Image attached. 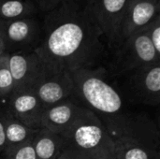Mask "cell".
<instances>
[{
	"label": "cell",
	"instance_id": "obj_21",
	"mask_svg": "<svg viewBox=\"0 0 160 159\" xmlns=\"http://www.w3.org/2000/svg\"><path fill=\"white\" fill-rule=\"evenodd\" d=\"M5 114L6 111L0 113V155L6 147V133H5Z\"/></svg>",
	"mask_w": 160,
	"mask_h": 159
},
{
	"label": "cell",
	"instance_id": "obj_8",
	"mask_svg": "<svg viewBox=\"0 0 160 159\" xmlns=\"http://www.w3.org/2000/svg\"><path fill=\"white\" fill-rule=\"evenodd\" d=\"M32 91L46 109L74 96V84L70 72L52 71L45 67L38 77Z\"/></svg>",
	"mask_w": 160,
	"mask_h": 159
},
{
	"label": "cell",
	"instance_id": "obj_24",
	"mask_svg": "<svg viewBox=\"0 0 160 159\" xmlns=\"http://www.w3.org/2000/svg\"><path fill=\"white\" fill-rule=\"evenodd\" d=\"M77 152V151H76ZM78 153V155H79V159H93L92 157H88V156H86V155H83V154H81V153H79V152H77Z\"/></svg>",
	"mask_w": 160,
	"mask_h": 159
},
{
	"label": "cell",
	"instance_id": "obj_17",
	"mask_svg": "<svg viewBox=\"0 0 160 159\" xmlns=\"http://www.w3.org/2000/svg\"><path fill=\"white\" fill-rule=\"evenodd\" d=\"M14 84L8 65V53L0 55V101L3 103L13 93Z\"/></svg>",
	"mask_w": 160,
	"mask_h": 159
},
{
	"label": "cell",
	"instance_id": "obj_22",
	"mask_svg": "<svg viewBox=\"0 0 160 159\" xmlns=\"http://www.w3.org/2000/svg\"><path fill=\"white\" fill-rule=\"evenodd\" d=\"M58 159H79V155L74 149L66 145L65 149L63 150Z\"/></svg>",
	"mask_w": 160,
	"mask_h": 159
},
{
	"label": "cell",
	"instance_id": "obj_6",
	"mask_svg": "<svg viewBox=\"0 0 160 159\" xmlns=\"http://www.w3.org/2000/svg\"><path fill=\"white\" fill-rule=\"evenodd\" d=\"M103 34L108 51L120 44V26L128 0H76Z\"/></svg>",
	"mask_w": 160,
	"mask_h": 159
},
{
	"label": "cell",
	"instance_id": "obj_1",
	"mask_svg": "<svg viewBox=\"0 0 160 159\" xmlns=\"http://www.w3.org/2000/svg\"><path fill=\"white\" fill-rule=\"evenodd\" d=\"M52 71L104 67L109 51L102 32L76 0H61L43 14V37L35 51Z\"/></svg>",
	"mask_w": 160,
	"mask_h": 159
},
{
	"label": "cell",
	"instance_id": "obj_19",
	"mask_svg": "<svg viewBox=\"0 0 160 159\" xmlns=\"http://www.w3.org/2000/svg\"><path fill=\"white\" fill-rule=\"evenodd\" d=\"M144 29L153 47L160 55V15L156 17L147 26L144 27Z\"/></svg>",
	"mask_w": 160,
	"mask_h": 159
},
{
	"label": "cell",
	"instance_id": "obj_13",
	"mask_svg": "<svg viewBox=\"0 0 160 159\" xmlns=\"http://www.w3.org/2000/svg\"><path fill=\"white\" fill-rule=\"evenodd\" d=\"M36 159H58L66 147L61 135L40 128L32 142Z\"/></svg>",
	"mask_w": 160,
	"mask_h": 159
},
{
	"label": "cell",
	"instance_id": "obj_18",
	"mask_svg": "<svg viewBox=\"0 0 160 159\" xmlns=\"http://www.w3.org/2000/svg\"><path fill=\"white\" fill-rule=\"evenodd\" d=\"M0 159H36L32 142L11 150H5L0 155Z\"/></svg>",
	"mask_w": 160,
	"mask_h": 159
},
{
	"label": "cell",
	"instance_id": "obj_26",
	"mask_svg": "<svg viewBox=\"0 0 160 159\" xmlns=\"http://www.w3.org/2000/svg\"><path fill=\"white\" fill-rule=\"evenodd\" d=\"M4 52H5L4 49H3V48H0V55H1L2 53H4Z\"/></svg>",
	"mask_w": 160,
	"mask_h": 159
},
{
	"label": "cell",
	"instance_id": "obj_15",
	"mask_svg": "<svg viewBox=\"0 0 160 159\" xmlns=\"http://www.w3.org/2000/svg\"><path fill=\"white\" fill-rule=\"evenodd\" d=\"M42 14L33 0H0V21H10Z\"/></svg>",
	"mask_w": 160,
	"mask_h": 159
},
{
	"label": "cell",
	"instance_id": "obj_20",
	"mask_svg": "<svg viewBox=\"0 0 160 159\" xmlns=\"http://www.w3.org/2000/svg\"><path fill=\"white\" fill-rule=\"evenodd\" d=\"M37 6L39 7L42 13H47L53 9L60 2L61 0H33Z\"/></svg>",
	"mask_w": 160,
	"mask_h": 159
},
{
	"label": "cell",
	"instance_id": "obj_10",
	"mask_svg": "<svg viewBox=\"0 0 160 159\" xmlns=\"http://www.w3.org/2000/svg\"><path fill=\"white\" fill-rule=\"evenodd\" d=\"M160 15V0H128L120 26V43Z\"/></svg>",
	"mask_w": 160,
	"mask_h": 159
},
{
	"label": "cell",
	"instance_id": "obj_7",
	"mask_svg": "<svg viewBox=\"0 0 160 159\" xmlns=\"http://www.w3.org/2000/svg\"><path fill=\"white\" fill-rule=\"evenodd\" d=\"M43 14L3 22L5 52H35L43 37Z\"/></svg>",
	"mask_w": 160,
	"mask_h": 159
},
{
	"label": "cell",
	"instance_id": "obj_3",
	"mask_svg": "<svg viewBox=\"0 0 160 159\" xmlns=\"http://www.w3.org/2000/svg\"><path fill=\"white\" fill-rule=\"evenodd\" d=\"M66 145L93 159H115V143L100 120L82 108L61 134Z\"/></svg>",
	"mask_w": 160,
	"mask_h": 159
},
{
	"label": "cell",
	"instance_id": "obj_2",
	"mask_svg": "<svg viewBox=\"0 0 160 159\" xmlns=\"http://www.w3.org/2000/svg\"><path fill=\"white\" fill-rule=\"evenodd\" d=\"M70 74L74 97L100 120L114 143L134 141L159 148L158 125L146 113L132 110L124 101L104 67L80 69Z\"/></svg>",
	"mask_w": 160,
	"mask_h": 159
},
{
	"label": "cell",
	"instance_id": "obj_12",
	"mask_svg": "<svg viewBox=\"0 0 160 159\" xmlns=\"http://www.w3.org/2000/svg\"><path fill=\"white\" fill-rule=\"evenodd\" d=\"M83 106L76 97L66 98L44 110L41 128L61 135L75 120Z\"/></svg>",
	"mask_w": 160,
	"mask_h": 159
},
{
	"label": "cell",
	"instance_id": "obj_25",
	"mask_svg": "<svg viewBox=\"0 0 160 159\" xmlns=\"http://www.w3.org/2000/svg\"><path fill=\"white\" fill-rule=\"evenodd\" d=\"M5 111V107H4V103L2 101H0V113H2Z\"/></svg>",
	"mask_w": 160,
	"mask_h": 159
},
{
	"label": "cell",
	"instance_id": "obj_23",
	"mask_svg": "<svg viewBox=\"0 0 160 159\" xmlns=\"http://www.w3.org/2000/svg\"><path fill=\"white\" fill-rule=\"evenodd\" d=\"M2 29H3V22H2V21H0V48H3V49H4V51H5V48H4V43H3Z\"/></svg>",
	"mask_w": 160,
	"mask_h": 159
},
{
	"label": "cell",
	"instance_id": "obj_16",
	"mask_svg": "<svg viewBox=\"0 0 160 159\" xmlns=\"http://www.w3.org/2000/svg\"><path fill=\"white\" fill-rule=\"evenodd\" d=\"M115 159H160L159 148L134 141L115 143Z\"/></svg>",
	"mask_w": 160,
	"mask_h": 159
},
{
	"label": "cell",
	"instance_id": "obj_5",
	"mask_svg": "<svg viewBox=\"0 0 160 159\" xmlns=\"http://www.w3.org/2000/svg\"><path fill=\"white\" fill-rule=\"evenodd\" d=\"M160 63V55L149 40L145 29L125 38L115 49L109 52L104 65L110 79L142 66Z\"/></svg>",
	"mask_w": 160,
	"mask_h": 159
},
{
	"label": "cell",
	"instance_id": "obj_9",
	"mask_svg": "<svg viewBox=\"0 0 160 159\" xmlns=\"http://www.w3.org/2000/svg\"><path fill=\"white\" fill-rule=\"evenodd\" d=\"M5 110L15 119L33 129L41 128L45 108L32 90L14 91L4 102Z\"/></svg>",
	"mask_w": 160,
	"mask_h": 159
},
{
	"label": "cell",
	"instance_id": "obj_4",
	"mask_svg": "<svg viewBox=\"0 0 160 159\" xmlns=\"http://www.w3.org/2000/svg\"><path fill=\"white\" fill-rule=\"evenodd\" d=\"M124 101L129 106L158 107L160 104V63L124 72L112 79Z\"/></svg>",
	"mask_w": 160,
	"mask_h": 159
},
{
	"label": "cell",
	"instance_id": "obj_11",
	"mask_svg": "<svg viewBox=\"0 0 160 159\" xmlns=\"http://www.w3.org/2000/svg\"><path fill=\"white\" fill-rule=\"evenodd\" d=\"M14 91L32 90L38 77L43 70V64L36 52L8 53Z\"/></svg>",
	"mask_w": 160,
	"mask_h": 159
},
{
	"label": "cell",
	"instance_id": "obj_14",
	"mask_svg": "<svg viewBox=\"0 0 160 159\" xmlns=\"http://www.w3.org/2000/svg\"><path fill=\"white\" fill-rule=\"evenodd\" d=\"M6 111V110H5ZM39 129H33L14 117L7 111L5 114V133H6V147L5 150H11L23 144L32 142ZM4 150V151H5Z\"/></svg>",
	"mask_w": 160,
	"mask_h": 159
}]
</instances>
